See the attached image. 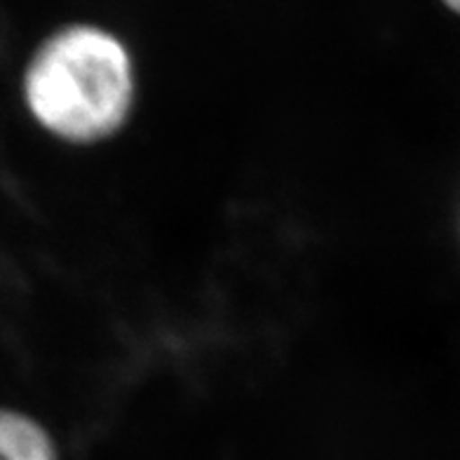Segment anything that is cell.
<instances>
[{
  "label": "cell",
  "instance_id": "1",
  "mask_svg": "<svg viewBox=\"0 0 460 460\" xmlns=\"http://www.w3.org/2000/svg\"><path fill=\"white\" fill-rule=\"evenodd\" d=\"M24 102L38 125L66 144L111 139L137 103L132 49L97 22L59 26L26 64Z\"/></svg>",
  "mask_w": 460,
  "mask_h": 460
},
{
  "label": "cell",
  "instance_id": "2",
  "mask_svg": "<svg viewBox=\"0 0 460 460\" xmlns=\"http://www.w3.org/2000/svg\"><path fill=\"white\" fill-rule=\"evenodd\" d=\"M0 460H61V456L40 420L0 406Z\"/></svg>",
  "mask_w": 460,
  "mask_h": 460
},
{
  "label": "cell",
  "instance_id": "3",
  "mask_svg": "<svg viewBox=\"0 0 460 460\" xmlns=\"http://www.w3.org/2000/svg\"><path fill=\"white\" fill-rule=\"evenodd\" d=\"M451 10H454V13H458V14H460V3H451Z\"/></svg>",
  "mask_w": 460,
  "mask_h": 460
}]
</instances>
